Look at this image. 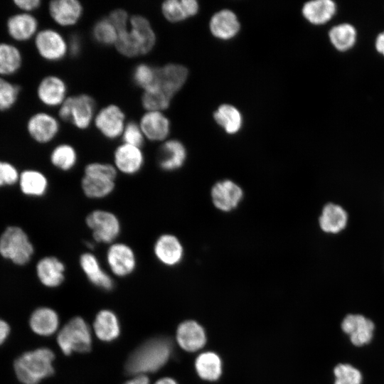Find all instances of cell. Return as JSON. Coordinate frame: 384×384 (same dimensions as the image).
<instances>
[{"instance_id":"cell-17","label":"cell","mask_w":384,"mask_h":384,"mask_svg":"<svg viewBox=\"0 0 384 384\" xmlns=\"http://www.w3.org/2000/svg\"><path fill=\"white\" fill-rule=\"evenodd\" d=\"M139 124L145 139L154 142H164L171 131L169 119L160 111H145Z\"/></svg>"},{"instance_id":"cell-44","label":"cell","mask_w":384,"mask_h":384,"mask_svg":"<svg viewBox=\"0 0 384 384\" xmlns=\"http://www.w3.org/2000/svg\"><path fill=\"white\" fill-rule=\"evenodd\" d=\"M123 143L142 148L145 142L144 135L139 123L134 121L127 122L122 134Z\"/></svg>"},{"instance_id":"cell-28","label":"cell","mask_w":384,"mask_h":384,"mask_svg":"<svg viewBox=\"0 0 384 384\" xmlns=\"http://www.w3.org/2000/svg\"><path fill=\"white\" fill-rule=\"evenodd\" d=\"M163 17L170 23H179L195 16L199 9L196 0H166L161 4Z\"/></svg>"},{"instance_id":"cell-33","label":"cell","mask_w":384,"mask_h":384,"mask_svg":"<svg viewBox=\"0 0 384 384\" xmlns=\"http://www.w3.org/2000/svg\"><path fill=\"white\" fill-rule=\"evenodd\" d=\"M94 330L98 338L111 341L119 334V324L116 315L111 311L102 310L95 317Z\"/></svg>"},{"instance_id":"cell-11","label":"cell","mask_w":384,"mask_h":384,"mask_svg":"<svg viewBox=\"0 0 384 384\" xmlns=\"http://www.w3.org/2000/svg\"><path fill=\"white\" fill-rule=\"evenodd\" d=\"M26 131L36 142L47 144L53 141L60 131L58 118L46 112H37L27 120Z\"/></svg>"},{"instance_id":"cell-39","label":"cell","mask_w":384,"mask_h":384,"mask_svg":"<svg viewBox=\"0 0 384 384\" xmlns=\"http://www.w3.org/2000/svg\"><path fill=\"white\" fill-rule=\"evenodd\" d=\"M91 34L96 43L104 46H114L118 38V32L107 16L94 23Z\"/></svg>"},{"instance_id":"cell-3","label":"cell","mask_w":384,"mask_h":384,"mask_svg":"<svg viewBox=\"0 0 384 384\" xmlns=\"http://www.w3.org/2000/svg\"><path fill=\"white\" fill-rule=\"evenodd\" d=\"M117 175V170L111 164H87L81 180V188L84 194L92 199H101L110 196L115 188Z\"/></svg>"},{"instance_id":"cell-22","label":"cell","mask_w":384,"mask_h":384,"mask_svg":"<svg viewBox=\"0 0 384 384\" xmlns=\"http://www.w3.org/2000/svg\"><path fill=\"white\" fill-rule=\"evenodd\" d=\"M129 31L139 46L142 55L152 51L156 44V34L146 17L140 14L131 16Z\"/></svg>"},{"instance_id":"cell-10","label":"cell","mask_w":384,"mask_h":384,"mask_svg":"<svg viewBox=\"0 0 384 384\" xmlns=\"http://www.w3.org/2000/svg\"><path fill=\"white\" fill-rule=\"evenodd\" d=\"M106 262L112 273L119 277L132 274L137 266V257L133 249L124 242H113L106 252Z\"/></svg>"},{"instance_id":"cell-9","label":"cell","mask_w":384,"mask_h":384,"mask_svg":"<svg viewBox=\"0 0 384 384\" xmlns=\"http://www.w3.org/2000/svg\"><path fill=\"white\" fill-rule=\"evenodd\" d=\"M127 122L124 110L113 103L108 104L98 110L93 121L96 129L109 140L121 137Z\"/></svg>"},{"instance_id":"cell-15","label":"cell","mask_w":384,"mask_h":384,"mask_svg":"<svg viewBox=\"0 0 384 384\" xmlns=\"http://www.w3.org/2000/svg\"><path fill=\"white\" fill-rule=\"evenodd\" d=\"M144 154L142 148L125 143L118 145L113 153L114 166L126 175H134L141 171L144 164Z\"/></svg>"},{"instance_id":"cell-20","label":"cell","mask_w":384,"mask_h":384,"mask_svg":"<svg viewBox=\"0 0 384 384\" xmlns=\"http://www.w3.org/2000/svg\"><path fill=\"white\" fill-rule=\"evenodd\" d=\"M186 156V149L181 142L174 139H166L158 150L157 163L161 170L172 171L184 164Z\"/></svg>"},{"instance_id":"cell-30","label":"cell","mask_w":384,"mask_h":384,"mask_svg":"<svg viewBox=\"0 0 384 384\" xmlns=\"http://www.w3.org/2000/svg\"><path fill=\"white\" fill-rule=\"evenodd\" d=\"M347 220V213L342 207L334 203H327L322 210L319 223L324 232L337 233L344 229Z\"/></svg>"},{"instance_id":"cell-16","label":"cell","mask_w":384,"mask_h":384,"mask_svg":"<svg viewBox=\"0 0 384 384\" xmlns=\"http://www.w3.org/2000/svg\"><path fill=\"white\" fill-rule=\"evenodd\" d=\"M38 27V21L33 14L21 11L10 16L6 22L8 35L17 42L33 39L39 31Z\"/></svg>"},{"instance_id":"cell-37","label":"cell","mask_w":384,"mask_h":384,"mask_svg":"<svg viewBox=\"0 0 384 384\" xmlns=\"http://www.w3.org/2000/svg\"><path fill=\"white\" fill-rule=\"evenodd\" d=\"M20 185L25 194L40 196L47 190L48 180L41 172L28 170L21 174Z\"/></svg>"},{"instance_id":"cell-24","label":"cell","mask_w":384,"mask_h":384,"mask_svg":"<svg viewBox=\"0 0 384 384\" xmlns=\"http://www.w3.org/2000/svg\"><path fill=\"white\" fill-rule=\"evenodd\" d=\"M337 10V4L333 0H312L304 3L302 13L308 22L321 26L331 21Z\"/></svg>"},{"instance_id":"cell-34","label":"cell","mask_w":384,"mask_h":384,"mask_svg":"<svg viewBox=\"0 0 384 384\" xmlns=\"http://www.w3.org/2000/svg\"><path fill=\"white\" fill-rule=\"evenodd\" d=\"M215 121L227 133H237L242 127V117L240 112L234 106L223 104L213 113Z\"/></svg>"},{"instance_id":"cell-49","label":"cell","mask_w":384,"mask_h":384,"mask_svg":"<svg viewBox=\"0 0 384 384\" xmlns=\"http://www.w3.org/2000/svg\"><path fill=\"white\" fill-rule=\"evenodd\" d=\"M374 47L376 52L384 58V31L377 34L374 41Z\"/></svg>"},{"instance_id":"cell-47","label":"cell","mask_w":384,"mask_h":384,"mask_svg":"<svg viewBox=\"0 0 384 384\" xmlns=\"http://www.w3.org/2000/svg\"><path fill=\"white\" fill-rule=\"evenodd\" d=\"M68 55L73 58L80 55L82 49V41L78 34H73L68 39Z\"/></svg>"},{"instance_id":"cell-27","label":"cell","mask_w":384,"mask_h":384,"mask_svg":"<svg viewBox=\"0 0 384 384\" xmlns=\"http://www.w3.org/2000/svg\"><path fill=\"white\" fill-rule=\"evenodd\" d=\"M36 271L43 285L55 287L60 285L65 279V266L55 257H45L38 262Z\"/></svg>"},{"instance_id":"cell-42","label":"cell","mask_w":384,"mask_h":384,"mask_svg":"<svg viewBox=\"0 0 384 384\" xmlns=\"http://www.w3.org/2000/svg\"><path fill=\"white\" fill-rule=\"evenodd\" d=\"M114 47L117 52L126 58H135L142 55L140 48L128 30L118 33V38Z\"/></svg>"},{"instance_id":"cell-50","label":"cell","mask_w":384,"mask_h":384,"mask_svg":"<svg viewBox=\"0 0 384 384\" xmlns=\"http://www.w3.org/2000/svg\"><path fill=\"white\" fill-rule=\"evenodd\" d=\"M10 332L9 325L0 319V345L7 338Z\"/></svg>"},{"instance_id":"cell-8","label":"cell","mask_w":384,"mask_h":384,"mask_svg":"<svg viewBox=\"0 0 384 384\" xmlns=\"http://www.w3.org/2000/svg\"><path fill=\"white\" fill-rule=\"evenodd\" d=\"M33 43L38 55L46 61L59 62L68 55V40L54 28L39 30L33 38Z\"/></svg>"},{"instance_id":"cell-4","label":"cell","mask_w":384,"mask_h":384,"mask_svg":"<svg viewBox=\"0 0 384 384\" xmlns=\"http://www.w3.org/2000/svg\"><path fill=\"white\" fill-rule=\"evenodd\" d=\"M96 112L95 99L86 93L68 96L58 111L60 120L80 130H85L90 127Z\"/></svg>"},{"instance_id":"cell-7","label":"cell","mask_w":384,"mask_h":384,"mask_svg":"<svg viewBox=\"0 0 384 384\" xmlns=\"http://www.w3.org/2000/svg\"><path fill=\"white\" fill-rule=\"evenodd\" d=\"M85 223L91 230L94 240L98 243L114 242L121 232L118 217L111 211L94 210L85 218Z\"/></svg>"},{"instance_id":"cell-26","label":"cell","mask_w":384,"mask_h":384,"mask_svg":"<svg viewBox=\"0 0 384 384\" xmlns=\"http://www.w3.org/2000/svg\"><path fill=\"white\" fill-rule=\"evenodd\" d=\"M176 340L185 351L193 352L201 348L206 341L202 326L194 321L181 323L176 331Z\"/></svg>"},{"instance_id":"cell-31","label":"cell","mask_w":384,"mask_h":384,"mask_svg":"<svg viewBox=\"0 0 384 384\" xmlns=\"http://www.w3.org/2000/svg\"><path fill=\"white\" fill-rule=\"evenodd\" d=\"M58 324V316L56 312L47 307L36 309L32 313L29 320L32 331L41 336L53 334L57 330Z\"/></svg>"},{"instance_id":"cell-6","label":"cell","mask_w":384,"mask_h":384,"mask_svg":"<svg viewBox=\"0 0 384 384\" xmlns=\"http://www.w3.org/2000/svg\"><path fill=\"white\" fill-rule=\"evenodd\" d=\"M33 247L26 234L18 227L8 228L0 238L1 255L17 265L28 262Z\"/></svg>"},{"instance_id":"cell-1","label":"cell","mask_w":384,"mask_h":384,"mask_svg":"<svg viewBox=\"0 0 384 384\" xmlns=\"http://www.w3.org/2000/svg\"><path fill=\"white\" fill-rule=\"evenodd\" d=\"M171 352L172 343L169 338H151L129 356L125 365L126 372L135 376L156 372L166 363Z\"/></svg>"},{"instance_id":"cell-23","label":"cell","mask_w":384,"mask_h":384,"mask_svg":"<svg viewBox=\"0 0 384 384\" xmlns=\"http://www.w3.org/2000/svg\"><path fill=\"white\" fill-rule=\"evenodd\" d=\"M79 263L82 272L92 284L105 290L112 289L113 279L103 270L94 254L89 252L82 253L80 257Z\"/></svg>"},{"instance_id":"cell-29","label":"cell","mask_w":384,"mask_h":384,"mask_svg":"<svg viewBox=\"0 0 384 384\" xmlns=\"http://www.w3.org/2000/svg\"><path fill=\"white\" fill-rule=\"evenodd\" d=\"M331 46L338 52L351 50L356 44L358 32L351 23L342 22L333 26L328 32Z\"/></svg>"},{"instance_id":"cell-36","label":"cell","mask_w":384,"mask_h":384,"mask_svg":"<svg viewBox=\"0 0 384 384\" xmlns=\"http://www.w3.org/2000/svg\"><path fill=\"white\" fill-rule=\"evenodd\" d=\"M50 159L55 167L68 171L75 166L78 156L73 145L68 143H62L53 148L50 153Z\"/></svg>"},{"instance_id":"cell-35","label":"cell","mask_w":384,"mask_h":384,"mask_svg":"<svg viewBox=\"0 0 384 384\" xmlns=\"http://www.w3.org/2000/svg\"><path fill=\"white\" fill-rule=\"evenodd\" d=\"M221 361L219 356L213 352L200 354L196 360V369L198 375L206 380H215L221 374Z\"/></svg>"},{"instance_id":"cell-53","label":"cell","mask_w":384,"mask_h":384,"mask_svg":"<svg viewBox=\"0 0 384 384\" xmlns=\"http://www.w3.org/2000/svg\"><path fill=\"white\" fill-rule=\"evenodd\" d=\"M86 245L90 249H92L95 247V245L91 242H87Z\"/></svg>"},{"instance_id":"cell-14","label":"cell","mask_w":384,"mask_h":384,"mask_svg":"<svg viewBox=\"0 0 384 384\" xmlns=\"http://www.w3.org/2000/svg\"><path fill=\"white\" fill-rule=\"evenodd\" d=\"M51 19L61 27L76 25L84 14L82 4L78 0H53L48 6Z\"/></svg>"},{"instance_id":"cell-2","label":"cell","mask_w":384,"mask_h":384,"mask_svg":"<svg viewBox=\"0 0 384 384\" xmlns=\"http://www.w3.org/2000/svg\"><path fill=\"white\" fill-rule=\"evenodd\" d=\"M53 351L47 348L25 352L14 361L16 377L23 384H38L53 373Z\"/></svg>"},{"instance_id":"cell-32","label":"cell","mask_w":384,"mask_h":384,"mask_svg":"<svg viewBox=\"0 0 384 384\" xmlns=\"http://www.w3.org/2000/svg\"><path fill=\"white\" fill-rule=\"evenodd\" d=\"M23 64V55L14 44L0 43V77L6 78L18 73Z\"/></svg>"},{"instance_id":"cell-38","label":"cell","mask_w":384,"mask_h":384,"mask_svg":"<svg viewBox=\"0 0 384 384\" xmlns=\"http://www.w3.org/2000/svg\"><path fill=\"white\" fill-rule=\"evenodd\" d=\"M172 98L161 91L155 85L143 90L141 105L145 111H160L167 110Z\"/></svg>"},{"instance_id":"cell-46","label":"cell","mask_w":384,"mask_h":384,"mask_svg":"<svg viewBox=\"0 0 384 384\" xmlns=\"http://www.w3.org/2000/svg\"><path fill=\"white\" fill-rule=\"evenodd\" d=\"M18 177V172L14 166L8 162L0 161V186L14 183Z\"/></svg>"},{"instance_id":"cell-5","label":"cell","mask_w":384,"mask_h":384,"mask_svg":"<svg viewBox=\"0 0 384 384\" xmlns=\"http://www.w3.org/2000/svg\"><path fill=\"white\" fill-rule=\"evenodd\" d=\"M57 342L65 355L87 352L92 343L90 330L83 319L75 317L60 329Z\"/></svg>"},{"instance_id":"cell-21","label":"cell","mask_w":384,"mask_h":384,"mask_svg":"<svg viewBox=\"0 0 384 384\" xmlns=\"http://www.w3.org/2000/svg\"><path fill=\"white\" fill-rule=\"evenodd\" d=\"M342 330L349 335L352 343L361 346L369 343L374 330L373 321L360 314H349L341 323Z\"/></svg>"},{"instance_id":"cell-52","label":"cell","mask_w":384,"mask_h":384,"mask_svg":"<svg viewBox=\"0 0 384 384\" xmlns=\"http://www.w3.org/2000/svg\"><path fill=\"white\" fill-rule=\"evenodd\" d=\"M154 384H177V383L171 378H164L157 380Z\"/></svg>"},{"instance_id":"cell-40","label":"cell","mask_w":384,"mask_h":384,"mask_svg":"<svg viewBox=\"0 0 384 384\" xmlns=\"http://www.w3.org/2000/svg\"><path fill=\"white\" fill-rule=\"evenodd\" d=\"M156 78V68L146 63L137 64L133 68L132 80L135 85L143 90L152 86Z\"/></svg>"},{"instance_id":"cell-45","label":"cell","mask_w":384,"mask_h":384,"mask_svg":"<svg viewBox=\"0 0 384 384\" xmlns=\"http://www.w3.org/2000/svg\"><path fill=\"white\" fill-rule=\"evenodd\" d=\"M107 18L114 25L118 33L125 31L129 28L130 16L128 12L123 9L117 8L111 11Z\"/></svg>"},{"instance_id":"cell-12","label":"cell","mask_w":384,"mask_h":384,"mask_svg":"<svg viewBox=\"0 0 384 384\" xmlns=\"http://www.w3.org/2000/svg\"><path fill=\"white\" fill-rule=\"evenodd\" d=\"M36 96L41 104L48 107H60L68 96V85L60 76L48 75L38 82Z\"/></svg>"},{"instance_id":"cell-48","label":"cell","mask_w":384,"mask_h":384,"mask_svg":"<svg viewBox=\"0 0 384 384\" xmlns=\"http://www.w3.org/2000/svg\"><path fill=\"white\" fill-rule=\"evenodd\" d=\"M13 3L21 12L30 14L37 10L41 5L40 0H14Z\"/></svg>"},{"instance_id":"cell-19","label":"cell","mask_w":384,"mask_h":384,"mask_svg":"<svg viewBox=\"0 0 384 384\" xmlns=\"http://www.w3.org/2000/svg\"><path fill=\"white\" fill-rule=\"evenodd\" d=\"M241 188L230 180L216 183L211 190V198L214 206L219 210L228 212L234 210L242 198Z\"/></svg>"},{"instance_id":"cell-51","label":"cell","mask_w":384,"mask_h":384,"mask_svg":"<svg viewBox=\"0 0 384 384\" xmlns=\"http://www.w3.org/2000/svg\"><path fill=\"white\" fill-rule=\"evenodd\" d=\"M124 384H149V380L145 375H136Z\"/></svg>"},{"instance_id":"cell-13","label":"cell","mask_w":384,"mask_h":384,"mask_svg":"<svg viewBox=\"0 0 384 384\" xmlns=\"http://www.w3.org/2000/svg\"><path fill=\"white\" fill-rule=\"evenodd\" d=\"M188 76V69L178 63H167L156 68L155 85L171 98L183 87Z\"/></svg>"},{"instance_id":"cell-18","label":"cell","mask_w":384,"mask_h":384,"mask_svg":"<svg viewBox=\"0 0 384 384\" xmlns=\"http://www.w3.org/2000/svg\"><path fill=\"white\" fill-rule=\"evenodd\" d=\"M153 251L156 260L162 265L174 267L178 265L183 257V247L179 239L173 234L161 235L156 240Z\"/></svg>"},{"instance_id":"cell-41","label":"cell","mask_w":384,"mask_h":384,"mask_svg":"<svg viewBox=\"0 0 384 384\" xmlns=\"http://www.w3.org/2000/svg\"><path fill=\"white\" fill-rule=\"evenodd\" d=\"M20 87L6 78L0 77V111L5 112L14 106L18 100Z\"/></svg>"},{"instance_id":"cell-25","label":"cell","mask_w":384,"mask_h":384,"mask_svg":"<svg viewBox=\"0 0 384 384\" xmlns=\"http://www.w3.org/2000/svg\"><path fill=\"white\" fill-rule=\"evenodd\" d=\"M209 27L215 37L229 40L238 34L240 25L234 12L229 9H223L211 17Z\"/></svg>"},{"instance_id":"cell-43","label":"cell","mask_w":384,"mask_h":384,"mask_svg":"<svg viewBox=\"0 0 384 384\" xmlns=\"http://www.w3.org/2000/svg\"><path fill=\"white\" fill-rule=\"evenodd\" d=\"M336 380L334 384H361V372L349 364H338L334 368Z\"/></svg>"}]
</instances>
